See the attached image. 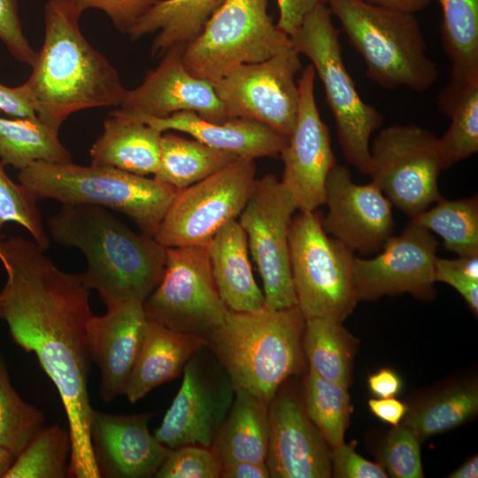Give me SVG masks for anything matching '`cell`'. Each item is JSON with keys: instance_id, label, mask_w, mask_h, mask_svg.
Masks as SVG:
<instances>
[{"instance_id": "f5cc1de1", "label": "cell", "mask_w": 478, "mask_h": 478, "mask_svg": "<svg viewBox=\"0 0 478 478\" xmlns=\"http://www.w3.org/2000/svg\"><path fill=\"white\" fill-rule=\"evenodd\" d=\"M450 478H476L478 477V458L477 455L466 460L456 471L451 473Z\"/></svg>"}, {"instance_id": "9a60e30c", "label": "cell", "mask_w": 478, "mask_h": 478, "mask_svg": "<svg viewBox=\"0 0 478 478\" xmlns=\"http://www.w3.org/2000/svg\"><path fill=\"white\" fill-rule=\"evenodd\" d=\"M182 375L154 436L171 450L184 445L211 447L232 406L235 389L207 345L188 361Z\"/></svg>"}, {"instance_id": "f546056e", "label": "cell", "mask_w": 478, "mask_h": 478, "mask_svg": "<svg viewBox=\"0 0 478 478\" xmlns=\"http://www.w3.org/2000/svg\"><path fill=\"white\" fill-rule=\"evenodd\" d=\"M238 158L197 139L166 133L160 138L159 163L153 178L181 190L222 170Z\"/></svg>"}, {"instance_id": "d4e9b609", "label": "cell", "mask_w": 478, "mask_h": 478, "mask_svg": "<svg viewBox=\"0 0 478 478\" xmlns=\"http://www.w3.org/2000/svg\"><path fill=\"white\" fill-rule=\"evenodd\" d=\"M212 276L230 311L257 312L265 306L249 259L246 235L237 219L222 227L208 243Z\"/></svg>"}, {"instance_id": "11a10c76", "label": "cell", "mask_w": 478, "mask_h": 478, "mask_svg": "<svg viewBox=\"0 0 478 478\" xmlns=\"http://www.w3.org/2000/svg\"><path fill=\"white\" fill-rule=\"evenodd\" d=\"M0 319H1V301H0Z\"/></svg>"}, {"instance_id": "30bf717a", "label": "cell", "mask_w": 478, "mask_h": 478, "mask_svg": "<svg viewBox=\"0 0 478 478\" xmlns=\"http://www.w3.org/2000/svg\"><path fill=\"white\" fill-rule=\"evenodd\" d=\"M437 139L417 125H393L381 130L370 145L371 181L412 219L442 197Z\"/></svg>"}, {"instance_id": "f907efd6", "label": "cell", "mask_w": 478, "mask_h": 478, "mask_svg": "<svg viewBox=\"0 0 478 478\" xmlns=\"http://www.w3.org/2000/svg\"><path fill=\"white\" fill-rule=\"evenodd\" d=\"M266 462L238 461L221 466L220 478H269Z\"/></svg>"}, {"instance_id": "d6986e66", "label": "cell", "mask_w": 478, "mask_h": 478, "mask_svg": "<svg viewBox=\"0 0 478 478\" xmlns=\"http://www.w3.org/2000/svg\"><path fill=\"white\" fill-rule=\"evenodd\" d=\"M182 50L183 46L168 50L138 87L127 90L117 110L134 118L165 119L176 112H192L212 122L229 120L212 82L193 76L186 69Z\"/></svg>"}, {"instance_id": "2e32d148", "label": "cell", "mask_w": 478, "mask_h": 478, "mask_svg": "<svg viewBox=\"0 0 478 478\" xmlns=\"http://www.w3.org/2000/svg\"><path fill=\"white\" fill-rule=\"evenodd\" d=\"M437 246L432 232L411 220L374 258L355 257L353 282L358 302L403 293L431 298Z\"/></svg>"}, {"instance_id": "f1b7e54d", "label": "cell", "mask_w": 478, "mask_h": 478, "mask_svg": "<svg viewBox=\"0 0 478 478\" xmlns=\"http://www.w3.org/2000/svg\"><path fill=\"white\" fill-rule=\"evenodd\" d=\"M438 108L451 120L437 139L443 169L478 150V81L451 79L438 95Z\"/></svg>"}, {"instance_id": "7402d4cb", "label": "cell", "mask_w": 478, "mask_h": 478, "mask_svg": "<svg viewBox=\"0 0 478 478\" xmlns=\"http://www.w3.org/2000/svg\"><path fill=\"white\" fill-rule=\"evenodd\" d=\"M145 321L143 302L137 300L89 319V349L92 362L100 371L99 392L104 401L124 395L140 351Z\"/></svg>"}, {"instance_id": "ac0fdd59", "label": "cell", "mask_w": 478, "mask_h": 478, "mask_svg": "<svg viewBox=\"0 0 478 478\" xmlns=\"http://www.w3.org/2000/svg\"><path fill=\"white\" fill-rule=\"evenodd\" d=\"M325 204L324 230L353 251L377 252L393 235L392 204L372 181L353 182L344 166L335 164L329 172Z\"/></svg>"}, {"instance_id": "681fc988", "label": "cell", "mask_w": 478, "mask_h": 478, "mask_svg": "<svg viewBox=\"0 0 478 478\" xmlns=\"http://www.w3.org/2000/svg\"><path fill=\"white\" fill-rule=\"evenodd\" d=\"M368 388L378 398L394 397L402 388V381L391 369L382 368L368 377Z\"/></svg>"}, {"instance_id": "bcb514c9", "label": "cell", "mask_w": 478, "mask_h": 478, "mask_svg": "<svg viewBox=\"0 0 478 478\" xmlns=\"http://www.w3.org/2000/svg\"><path fill=\"white\" fill-rule=\"evenodd\" d=\"M279 19L276 26L291 35L305 18L320 5H327L328 0H276Z\"/></svg>"}, {"instance_id": "83f0119b", "label": "cell", "mask_w": 478, "mask_h": 478, "mask_svg": "<svg viewBox=\"0 0 478 478\" xmlns=\"http://www.w3.org/2000/svg\"><path fill=\"white\" fill-rule=\"evenodd\" d=\"M268 405L246 391H235L229 412L211 446L221 466L238 461L266 462Z\"/></svg>"}, {"instance_id": "8fae6325", "label": "cell", "mask_w": 478, "mask_h": 478, "mask_svg": "<svg viewBox=\"0 0 478 478\" xmlns=\"http://www.w3.org/2000/svg\"><path fill=\"white\" fill-rule=\"evenodd\" d=\"M147 318L182 333L206 337L228 309L213 276L207 245L166 248L162 278L143 302Z\"/></svg>"}, {"instance_id": "3957f363", "label": "cell", "mask_w": 478, "mask_h": 478, "mask_svg": "<svg viewBox=\"0 0 478 478\" xmlns=\"http://www.w3.org/2000/svg\"><path fill=\"white\" fill-rule=\"evenodd\" d=\"M47 231L56 243L81 251L87 262L83 281L106 310L144 302L162 278L166 248L135 233L106 208L62 204L49 218Z\"/></svg>"}, {"instance_id": "d590c367", "label": "cell", "mask_w": 478, "mask_h": 478, "mask_svg": "<svg viewBox=\"0 0 478 478\" xmlns=\"http://www.w3.org/2000/svg\"><path fill=\"white\" fill-rule=\"evenodd\" d=\"M71 438L58 424L43 426L16 457L4 478L69 477Z\"/></svg>"}, {"instance_id": "7c38bea8", "label": "cell", "mask_w": 478, "mask_h": 478, "mask_svg": "<svg viewBox=\"0 0 478 478\" xmlns=\"http://www.w3.org/2000/svg\"><path fill=\"white\" fill-rule=\"evenodd\" d=\"M254 158L239 157L216 173L179 190L154 238L164 247L208 245L236 220L252 191Z\"/></svg>"}, {"instance_id": "5bb4252c", "label": "cell", "mask_w": 478, "mask_h": 478, "mask_svg": "<svg viewBox=\"0 0 478 478\" xmlns=\"http://www.w3.org/2000/svg\"><path fill=\"white\" fill-rule=\"evenodd\" d=\"M299 55L291 43L266 60L240 65L212 81L228 119L253 120L289 137L299 106Z\"/></svg>"}, {"instance_id": "6da1fadb", "label": "cell", "mask_w": 478, "mask_h": 478, "mask_svg": "<svg viewBox=\"0 0 478 478\" xmlns=\"http://www.w3.org/2000/svg\"><path fill=\"white\" fill-rule=\"evenodd\" d=\"M0 253L7 275L1 319L16 344L35 355L59 394L71 438L68 475L100 478L89 431L90 289L81 274L59 269L34 240L0 238Z\"/></svg>"}, {"instance_id": "c3c4849f", "label": "cell", "mask_w": 478, "mask_h": 478, "mask_svg": "<svg viewBox=\"0 0 478 478\" xmlns=\"http://www.w3.org/2000/svg\"><path fill=\"white\" fill-rule=\"evenodd\" d=\"M368 406L375 417L394 427L399 425L408 411L405 403L394 397L372 398Z\"/></svg>"}, {"instance_id": "4fadbf2b", "label": "cell", "mask_w": 478, "mask_h": 478, "mask_svg": "<svg viewBox=\"0 0 478 478\" xmlns=\"http://www.w3.org/2000/svg\"><path fill=\"white\" fill-rule=\"evenodd\" d=\"M297 210L292 197L274 174L255 181L238 217L263 282L265 307L297 305L289 259V227Z\"/></svg>"}, {"instance_id": "816d5d0a", "label": "cell", "mask_w": 478, "mask_h": 478, "mask_svg": "<svg viewBox=\"0 0 478 478\" xmlns=\"http://www.w3.org/2000/svg\"><path fill=\"white\" fill-rule=\"evenodd\" d=\"M380 7L414 14L425 8L431 0H362Z\"/></svg>"}, {"instance_id": "5b68a950", "label": "cell", "mask_w": 478, "mask_h": 478, "mask_svg": "<svg viewBox=\"0 0 478 478\" xmlns=\"http://www.w3.org/2000/svg\"><path fill=\"white\" fill-rule=\"evenodd\" d=\"M19 182L37 199L92 204L120 212L154 237L179 192L155 178L107 166L36 161L19 170Z\"/></svg>"}, {"instance_id": "e0dca14e", "label": "cell", "mask_w": 478, "mask_h": 478, "mask_svg": "<svg viewBox=\"0 0 478 478\" xmlns=\"http://www.w3.org/2000/svg\"><path fill=\"white\" fill-rule=\"evenodd\" d=\"M315 76L310 64L297 80V118L280 153L283 162L281 182L299 211H316L325 204L327 178L336 164L329 129L320 118L315 100Z\"/></svg>"}, {"instance_id": "9f6ffc18", "label": "cell", "mask_w": 478, "mask_h": 478, "mask_svg": "<svg viewBox=\"0 0 478 478\" xmlns=\"http://www.w3.org/2000/svg\"><path fill=\"white\" fill-rule=\"evenodd\" d=\"M0 258H1V253H0Z\"/></svg>"}, {"instance_id": "4316f807", "label": "cell", "mask_w": 478, "mask_h": 478, "mask_svg": "<svg viewBox=\"0 0 478 478\" xmlns=\"http://www.w3.org/2000/svg\"><path fill=\"white\" fill-rule=\"evenodd\" d=\"M226 0H160L150 7L127 35L132 41L157 33L151 56L161 58L168 50L185 46L202 31Z\"/></svg>"}, {"instance_id": "7a4b0ae2", "label": "cell", "mask_w": 478, "mask_h": 478, "mask_svg": "<svg viewBox=\"0 0 478 478\" xmlns=\"http://www.w3.org/2000/svg\"><path fill=\"white\" fill-rule=\"evenodd\" d=\"M81 14L66 0H48L42 46L26 81L37 118L57 132L73 112L120 106L127 90L114 66L82 35Z\"/></svg>"}, {"instance_id": "836d02e7", "label": "cell", "mask_w": 478, "mask_h": 478, "mask_svg": "<svg viewBox=\"0 0 478 478\" xmlns=\"http://www.w3.org/2000/svg\"><path fill=\"white\" fill-rule=\"evenodd\" d=\"M477 411L476 383H458L407 411L403 424L410 428L419 440L426 439L465 423Z\"/></svg>"}, {"instance_id": "8d00e7d4", "label": "cell", "mask_w": 478, "mask_h": 478, "mask_svg": "<svg viewBox=\"0 0 478 478\" xmlns=\"http://www.w3.org/2000/svg\"><path fill=\"white\" fill-rule=\"evenodd\" d=\"M348 387L309 372L304 382L306 413L330 448L344 443L351 412Z\"/></svg>"}, {"instance_id": "f35d334b", "label": "cell", "mask_w": 478, "mask_h": 478, "mask_svg": "<svg viewBox=\"0 0 478 478\" xmlns=\"http://www.w3.org/2000/svg\"><path fill=\"white\" fill-rule=\"evenodd\" d=\"M4 166L0 161V233L7 222L17 223L46 251L50 238L37 205L38 199L19 182L13 181L6 173Z\"/></svg>"}, {"instance_id": "db71d44e", "label": "cell", "mask_w": 478, "mask_h": 478, "mask_svg": "<svg viewBox=\"0 0 478 478\" xmlns=\"http://www.w3.org/2000/svg\"><path fill=\"white\" fill-rule=\"evenodd\" d=\"M16 456L10 451L0 447V478H4L12 466Z\"/></svg>"}, {"instance_id": "ee69618b", "label": "cell", "mask_w": 478, "mask_h": 478, "mask_svg": "<svg viewBox=\"0 0 478 478\" xmlns=\"http://www.w3.org/2000/svg\"><path fill=\"white\" fill-rule=\"evenodd\" d=\"M332 475L340 478H386L382 465L371 462L356 452L352 445L344 443L330 451Z\"/></svg>"}, {"instance_id": "9c48e42d", "label": "cell", "mask_w": 478, "mask_h": 478, "mask_svg": "<svg viewBox=\"0 0 478 478\" xmlns=\"http://www.w3.org/2000/svg\"><path fill=\"white\" fill-rule=\"evenodd\" d=\"M267 5L268 0H226L183 47L189 73L212 82L240 65L266 60L289 47V35L274 24Z\"/></svg>"}, {"instance_id": "cb8c5ba5", "label": "cell", "mask_w": 478, "mask_h": 478, "mask_svg": "<svg viewBox=\"0 0 478 478\" xmlns=\"http://www.w3.org/2000/svg\"><path fill=\"white\" fill-rule=\"evenodd\" d=\"M204 337L170 329L146 317L142 344L124 396L131 404L179 377L204 346Z\"/></svg>"}, {"instance_id": "ab89813d", "label": "cell", "mask_w": 478, "mask_h": 478, "mask_svg": "<svg viewBox=\"0 0 478 478\" xmlns=\"http://www.w3.org/2000/svg\"><path fill=\"white\" fill-rule=\"evenodd\" d=\"M419 438L407 426L397 425L388 436L382 451V466L394 478L423 477Z\"/></svg>"}, {"instance_id": "603a6c76", "label": "cell", "mask_w": 478, "mask_h": 478, "mask_svg": "<svg viewBox=\"0 0 478 478\" xmlns=\"http://www.w3.org/2000/svg\"><path fill=\"white\" fill-rule=\"evenodd\" d=\"M130 118L145 122L163 133L167 130L183 132L212 148L254 159L277 156L288 143L287 136L270 127L243 118L218 123L192 112H176L165 119Z\"/></svg>"}, {"instance_id": "ffe728a7", "label": "cell", "mask_w": 478, "mask_h": 478, "mask_svg": "<svg viewBox=\"0 0 478 478\" xmlns=\"http://www.w3.org/2000/svg\"><path fill=\"white\" fill-rule=\"evenodd\" d=\"M266 464L273 478H328L329 446L308 417L303 398L290 389L277 391L268 405Z\"/></svg>"}, {"instance_id": "277c9868", "label": "cell", "mask_w": 478, "mask_h": 478, "mask_svg": "<svg viewBox=\"0 0 478 478\" xmlns=\"http://www.w3.org/2000/svg\"><path fill=\"white\" fill-rule=\"evenodd\" d=\"M305 319L297 305L228 310L223 322L205 337L236 390L269 403L281 385L305 366Z\"/></svg>"}, {"instance_id": "8992f818", "label": "cell", "mask_w": 478, "mask_h": 478, "mask_svg": "<svg viewBox=\"0 0 478 478\" xmlns=\"http://www.w3.org/2000/svg\"><path fill=\"white\" fill-rule=\"evenodd\" d=\"M351 46L366 64V75L388 89H428L439 72L414 14L362 0H328Z\"/></svg>"}, {"instance_id": "52a82bcc", "label": "cell", "mask_w": 478, "mask_h": 478, "mask_svg": "<svg viewBox=\"0 0 478 478\" xmlns=\"http://www.w3.org/2000/svg\"><path fill=\"white\" fill-rule=\"evenodd\" d=\"M331 16L327 5L318 6L289 37L293 48L310 59L323 84L343 157L358 171L367 174L370 137L382 125L383 117L357 91L344 66L339 30Z\"/></svg>"}, {"instance_id": "7bdbcfd3", "label": "cell", "mask_w": 478, "mask_h": 478, "mask_svg": "<svg viewBox=\"0 0 478 478\" xmlns=\"http://www.w3.org/2000/svg\"><path fill=\"white\" fill-rule=\"evenodd\" d=\"M82 12L87 9L104 12L114 27L127 34L150 7L160 0H66Z\"/></svg>"}, {"instance_id": "44dd1931", "label": "cell", "mask_w": 478, "mask_h": 478, "mask_svg": "<svg viewBox=\"0 0 478 478\" xmlns=\"http://www.w3.org/2000/svg\"><path fill=\"white\" fill-rule=\"evenodd\" d=\"M153 413L112 414L93 410L90 440L101 477H154L171 449L150 434Z\"/></svg>"}, {"instance_id": "d6a6232c", "label": "cell", "mask_w": 478, "mask_h": 478, "mask_svg": "<svg viewBox=\"0 0 478 478\" xmlns=\"http://www.w3.org/2000/svg\"><path fill=\"white\" fill-rule=\"evenodd\" d=\"M442 9V42L451 79L478 81V0H436Z\"/></svg>"}, {"instance_id": "e575fe53", "label": "cell", "mask_w": 478, "mask_h": 478, "mask_svg": "<svg viewBox=\"0 0 478 478\" xmlns=\"http://www.w3.org/2000/svg\"><path fill=\"white\" fill-rule=\"evenodd\" d=\"M436 204L412 220L438 235L445 249L459 256L478 255V198L447 200Z\"/></svg>"}, {"instance_id": "ba28073f", "label": "cell", "mask_w": 478, "mask_h": 478, "mask_svg": "<svg viewBox=\"0 0 478 478\" xmlns=\"http://www.w3.org/2000/svg\"><path fill=\"white\" fill-rule=\"evenodd\" d=\"M322 214L300 211L289 227V259L297 305L305 319L343 322L358 303L354 282V251L329 235Z\"/></svg>"}, {"instance_id": "1f68e13d", "label": "cell", "mask_w": 478, "mask_h": 478, "mask_svg": "<svg viewBox=\"0 0 478 478\" xmlns=\"http://www.w3.org/2000/svg\"><path fill=\"white\" fill-rule=\"evenodd\" d=\"M303 348L309 372L349 386L355 340L342 322L325 318L305 320Z\"/></svg>"}, {"instance_id": "7dc6e473", "label": "cell", "mask_w": 478, "mask_h": 478, "mask_svg": "<svg viewBox=\"0 0 478 478\" xmlns=\"http://www.w3.org/2000/svg\"><path fill=\"white\" fill-rule=\"evenodd\" d=\"M0 112L12 118H37L26 82L17 87L0 83Z\"/></svg>"}, {"instance_id": "60d3db41", "label": "cell", "mask_w": 478, "mask_h": 478, "mask_svg": "<svg viewBox=\"0 0 478 478\" xmlns=\"http://www.w3.org/2000/svg\"><path fill=\"white\" fill-rule=\"evenodd\" d=\"M221 463L212 447L184 445L171 450L156 478H220Z\"/></svg>"}, {"instance_id": "74e56055", "label": "cell", "mask_w": 478, "mask_h": 478, "mask_svg": "<svg viewBox=\"0 0 478 478\" xmlns=\"http://www.w3.org/2000/svg\"><path fill=\"white\" fill-rule=\"evenodd\" d=\"M44 421L43 413L16 392L0 356V447L17 457L42 428Z\"/></svg>"}, {"instance_id": "484cf974", "label": "cell", "mask_w": 478, "mask_h": 478, "mask_svg": "<svg viewBox=\"0 0 478 478\" xmlns=\"http://www.w3.org/2000/svg\"><path fill=\"white\" fill-rule=\"evenodd\" d=\"M162 134L158 128L114 110L104 120L103 132L90 148L91 164L142 176L154 175L159 163Z\"/></svg>"}, {"instance_id": "f6af8a7d", "label": "cell", "mask_w": 478, "mask_h": 478, "mask_svg": "<svg viewBox=\"0 0 478 478\" xmlns=\"http://www.w3.org/2000/svg\"><path fill=\"white\" fill-rule=\"evenodd\" d=\"M435 281L454 288L465 299L474 313L478 312V281H474L452 268L448 258H436Z\"/></svg>"}, {"instance_id": "b9f144b4", "label": "cell", "mask_w": 478, "mask_h": 478, "mask_svg": "<svg viewBox=\"0 0 478 478\" xmlns=\"http://www.w3.org/2000/svg\"><path fill=\"white\" fill-rule=\"evenodd\" d=\"M0 41L15 59L33 66L37 52L24 34L17 0H0Z\"/></svg>"}, {"instance_id": "4dcf8cb0", "label": "cell", "mask_w": 478, "mask_h": 478, "mask_svg": "<svg viewBox=\"0 0 478 478\" xmlns=\"http://www.w3.org/2000/svg\"><path fill=\"white\" fill-rule=\"evenodd\" d=\"M0 161L19 171L36 161L71 162L72 155L38 118L0 117Z\"/></svg>"}]
</instances>
